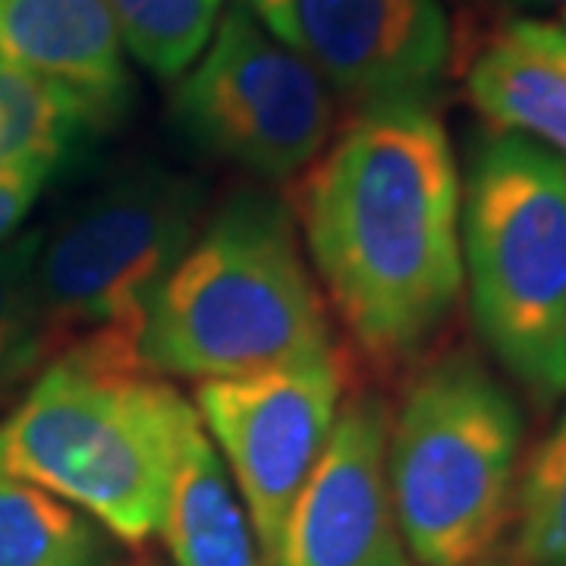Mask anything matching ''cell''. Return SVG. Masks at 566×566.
Instances as JSON below:
<instances>
[{"instance_id": "cell-16", "label": "cell", "mask_w": 566, "mask_h": 566, "mask_svg": "<svg viewBox=\"0 0 566 566\" xmlns=\"http://www.w3.org/2000/svg\"><path fill=\"white\" fill-rule=\"evenodd\" d=\"M520 566H566V403L523 460L513 501Z\"/></svg>"}, {"instance_id": "cell-14", "label": "cell", "mask_w": 566, "mask_h": 566, "mask_svg": "<svg viewBox=\"0 0 566 566\" xmlns=\"http://www.w3.org/2000/svg\"><path fill=\"white\" fill-rule=\"evenodd\" d=\"M92 126L98 114L70 88L0 57V174H54Z\"/></svg>"}, {"instance_id": "cell-2", "label": "cell", "mask_w": 566, "mask_h": 566, "mask_svg": "<svg viewBox=\"0 0 566 566\" xmlns=\"http://www.w3.org/2000/svg\"><path fill=\"white\" fill-rule=\"evenodd\" d=\"M331 312L290 208L237 192L202 223L148 305L139 359L151 375L221 381L334 353Z\"/></svg>"}, {"instance_id": "cell-3", "label": "cell", "mask_w": 566, "mask_h": 566, "mask_svg": "<svg viewBox=\"0 0 566 566\" xmlns=\"http://www.w3.org/2000/svg\"><path fill=\"white\" fill-rule=\"evenodd\" d=\"M196 406L161 375L57 356L0 422V469L126 545L161 535Z\"/></svg>"}, {"instance_id": "cell-9", "label": "cell", "mask_w": 566, "mask_h": 566, "mask_svg": "<svg viewBox=\"0 0 566 566\" xmlns=\"http://www.w3.org/2000/svg\"><path fill=\"white\" fill-rule=\"evenodd\" d=\"M390 406L349 394L268 566H412L387 479Z\"/></svg>"}, {"instance_id": "cell-11", "label": "cell", "mask_w": 566, "mask_h": 566, "mask_svg": "<svg viewBox=\"0 0 566 566\" xmlns=\"http://www.w3.org/2000/svg\"><path fill=\"white\" fill-rule=\"evenodd\" d=\"M0 57L70 88L102 123L129 102L126 44L107 0H0Z\"/></svg>"}, {"instance_id": "cell-8", "label": "cell", "mask_w": 566, "mask_h": 566, "mask_svg": "<svg viewBox=\"0 0 566 566\" xmlns=\"http://www.w3.org/2000/svg\"><path fill=\"white\" fill-rule=\"evenodd\" d=\"M344 400L346 371L337 349L322 359L196 387V416L233 472L268 564L337 428Z\"/></svg>"}, {"instance_id": "cell-1", "label": "cell", "mask_w": 566, "mask_h": 566, "mask_svg": "<svg viewBox=\"0 0 566 566\" xmlns=\"http://www.w3.org/2000/svg\"><path fill=\"white\" fill-rule=\"evenodd\" d=\"M324 303L371 363H416L463 296V177L428 102L365 107L296 199Z\"/></svg>"}, {"instance_id": "cell-6", "label": "cell", "mask_w": 566, "mask_h": 566, "mask_svg": "<svg viewBox=\"0 0 566 566\" xmlns=\"http://www.w3.org/2000/svg\"><path fill=\"white\" fill-rule=\"evenodd\" d=\"M202 223V182L164 167H133L88 196L41 240L35 305L44 365L82 356L145 368L148 305Z\"/></svg>"}, {"instance_id": "cell-22", "label": "cell", "mask_w": 566, "mask_h": 566, "mask_svg": "<svg viewBox=\"0 0 566 566\" xmlns=\"http://www.w3.org/2000/svg\"><path fill=\"white\" fill-rule=\"evenodd\" d=\"M475 566H491V564H475Z\"/></svg>"}, {"instance_id": "cell-17", "label": "cell", "mask_w": 566, "mask_h": 566, "mask_svg": "<svg viewBox=\"0 0 566 566\" xmlns=\"http://www.w3.org/2000/svg\"><path fill=\"white\" fill-rule=\"evenodd\" d=\"M123 44L161 80H180L199 61L221 20L223 0H107Z\"/></svg>"}, {"instance_id": "cell-7", "label": "cell", "mask_w": 566, "mask_h": 566, "mask_svg": "<svg viewBox=\"0 0 566 566\" xmlns=\"http://www.w3.org/2000/svg\"><path fill=\"white\" fill-rule=\"evenodd\" d=\"M174 111L205 151L271 182L318 161L337 120L315 63L237 3L221 10L199 61L180 76Z\"/></svg>"}, {"instance_id": "cell-5", "label": "cell", "mask_w": 566, "mask_h": 566, "mask_svg": "<svg viewBox=\"0 0 566 566\" xmlns=\"http://www.w3.org/2000/svg\"><path fill=\"white\" fill-rule=\"evenodd\" d=\"M526 419L472 353L424 363L390 409L387 479L412 564L475 566L513 520Z\"/></svg>"}, {"instance_id": "cell-23", "label": "cell", "mask_w": 566, "mask_h": 566, "mask_svg": "<svg viewBox=\"0 0 566 566\" xmlns=\"http://www.w3.org/2000/svg\"><path fill=\"white\" fill-rule=\"evenodd\" d=\"M564 22H566V10H564Z\"/></svg>"}, {"instance_id": "cell-12", "label": "cell", "mask_w": 566, "mask_h": 566, "mask_svg": "<svg viewBox=\"0 0 566 566\" xmlns=\"http://www.w3.org/2000/svg\"><path fill=\"white\" fill-rule=\"evenodd\" d=\"M465 95L491 129L526 136L566 161V22H504L469 63Z\"/></svg>"}, {"instance_id": "cell-18", "label": "cell", "mask_w": 566, "mask_h": 566, "mask_svg": "<svg viewBox=\"0 0 566 566\" xmlns=\"http://www.w3.org/2000/svg\"><path fill=\"white\" fill-rule=\"evenodd\" d=\"M44 233H17L0 243V394L44 368L35 305V264Z\"/></svg>"}, {"instance_id": "cell-4", "label": "cell", "mask_w": 566, "mask_h": 566, "mask_svg": "<svg viewBox=\"0 0 566 566\" xmlns=\"http://www.w3.org/2000/svg\"><path fill=\"white\" fill-rule=\"evenodd\" d=\"M463 281L494 363L532 403L566 400V161L491 129L463 177Z\"/></svg>"}, {"instance_id": "cell-20", "label": "cell", "mask_w": 566, "mask_h": 566, "mask_svg": "<svg viewBox=\"0 0 566 566\" xmlns=\"http://www.w3.org/2000/svg\"><path fill=\"white\" fill-rule=\"evenodd\" d=\"M237 7L245 10L249 17H255L283 44L300 51V29H296V3L293 0H237Z\"/></svg>"}, {"instance_id": "cell-15", "label": "cell", "mask_w": 566, "mask_h": 566, "mask_svg": "<svg viewBox=\"0 0 566 566\" xmlns=\"http://www.w3.org/2000/svg\"><path fill=\"white\" fill-rule=\"evenodd\" d=\"M114 564V535L102 523L0 469V566Z\"/></svg>"}, {"instance_id": "cell-21", "label": "cell", "mask_w": 566, "mask_h": 566, "mask_svg": "<svg viewBox=\"0 0 566 566\" xmlns=\"http://www.w3.org/2000/svg\"><path fill=\"white\" fill-rule=\"evenodd\" d=\"M510 3L523 10H542V7H560V13L566 10V0H510Z\"/></svg>"}, {"instance_id": "cell-19", "label": "cell", "mask_w": 566, "mask_h": 566, "mask_svg": "<svg viewBox=\"0 0 566 566\" xmlns=\"http://www.w3.org/2000/svg\"><path fill=\"white\" fill-rule=\"evenodd\" d=\"M51 174L41 170H22V174H0V243L13 240L32 205L39 202L44 182Z\"/></svg>"}, {"instance_id": "cell-10", "label": "cell", "mask_w": 566, "mask_h": 566, "mask_svg": "<svg viewBox=\"0 0 566 566\" xmlns=\"http://www.w3.org/2000/svg\"><path fill=\"white\" fill-rule=\"evenodd\" d=\"M300 51L359 107L428 102L450 66L441 0H293Z\"/></svg>"}, {"instance_id": "cell-13", "label": "cell", "mask_w": 566, "mask_h": 566, "mask_svg": "<svg viewBox=\"0 0 566 566\" xmlns=\"http://www.w3.org/2000/svg\"><path fill=\"white\" fill-rule=\"evenodd\" d=\"M161 535L174 566H268L243 497L202 424L182 453Z\"/></svg>"}]
</instances>
